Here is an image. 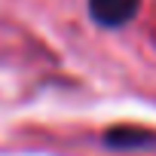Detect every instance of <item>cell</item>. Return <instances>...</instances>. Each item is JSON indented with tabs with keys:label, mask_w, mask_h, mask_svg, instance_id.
<instances>
[{
	"label": "cell",
	"mask_w": 156,
	"mask_h": 156,
	"mask_svg": "<svg viewBox=\"0 0 156 156\" xmlns=\"http://www.w3.org/2000/svg\"><path fill=\"white\" fill-rule=\"evenodd\" d=\"M141 0H86V12L101 31H119L135 22Z\"/></svg>",
	"instance_id": "obj_1"
},
{
	"label": "cell",
	"mask_w": 156,
	"mask_h": 156,
	"mask_svg": "<svg viewBox=\"0 0 156 156\" xmlns=\"http://www.w3.org/2000/svg\"><path fill=\"white\" fill-rule=\"evenodd\" d=\"M101 144H104L107 150H116V153L156 150V132H153V129H144V126L122 122V126L104 129V132H101Z\"/></svg>",
	"instance_id": "obj_2"
}]
</instances>
